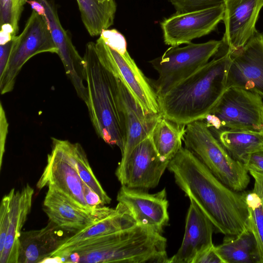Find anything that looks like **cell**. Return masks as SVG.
Returning a JSON list of instances; mask_svg holds the SVG:
<instances>
[{"mask_svg":"<svg viewBox=\"0 0 263 263\" xmlns=\"http://www.w3.org/2000/svg\"><path fill=\"white\" fill-rule=\"evenodd\" d=\"M167 168L178 186L212 222L215 232L237 235L249 230L243 192L223 184L187 148L182 147Z\"/></svg>","mask_w":263,"mask_h":263,"instance_id":"1","label":"cell"},{"mask_svg":"<svg viewBox=\"0 0 263 263\" xmlns=\"http://www.w3.org/2000/svg\"><path fill=\"white\" fill-rule=\"evenodd\" d=\"M161 234L137 224L54 252L51 258L62 262L168 263L167 240Z\"/></svg>","mask_w":263,"mask_h":263,"instance_id":"2","label":"cell"},{"mask_svg":"<svg viewBox=\"0 0 263 263\" xmlns=\"http://www.w3.org/2000/svg\"><path fill=\"white\" fill-rule=\"evenodd\" d=\"M229 58L226 47L222 53L158 96L160 115L185 126L203 120L227 89L225 77Z\"/></svg>","mask_w":263,"mask_h":263,"instance_id":"3","label":"cell"},{"mask_svg":"<svg viewBox=\"0 0 263 263\" xmlns=\"http://www.w3.org/2000/svg\"><path fill=\"white\" fill-rule=\"evenodd\" d=\"M84 76L88 92L86 103L98 136L106 143L118 146L121 153L125 132L116 86V77L100 62L95 43L85 46Z\"/></svg>","mask_w":263,"mask_h":263,"instance_id":"4","label":"cell"},{"mask_svg":"<svg viewBox=\"0 0 263 263\" xmlns=\"http://www.w3.org/2000/svg\"><path fill=\"white\" fill-rule=\"evenodd\" d=\"M183 142L226 185L237 192L247 188L250 180L248 171L229 154L203 120L186 125Z\"/></svg>","mask_w":263,"mask_h":263,"instance_id":"5","label":"cell"},{"mask_svg":"<svg viewBox=\"0 0 263 263\" xmlns=\"http://www.w3.org/2000/svg\"><path fill=\"white\" fill-rule=\"evenodd\" d=\"M213 133L247 130L263 133V100L257 93L227 88L203 120Z\"/></svg>","mask_w":263,"mask_h":263,"instance_id":"6","label":"cell"},{"mask_svg":"<svg viewBox=\"0 0 263 263\" xmlns=\"http://www.w3.org/2000/svg\"><path fill=\"white\" fill-rule=\"evenodd\" d=\"M222 45V40H211L190 43L182 47L171 46L162 55L151 60L149 63L158 73V79L152 82L158 97L208 63Z\"/></svg>","mask_w":263,"mask_h":263,"instance_id":"7","label":"cell"},{"mask_svg":"<svg viewBox=\"0 0 263 263\" xmlns=\"http://www.w3.org/2000/svg\"><path fill=\"white\" fill-rule=\"evenodd\" d=\"M43 52L58 54L46 18L32 10L21 33L13 39L8 63L0 76L1 95L11 91L23 65L32 57Z\"/></svg>","mask_w":263,"mask_h":263,"instance_id":"8","label":"cell"},{"mask_svg":"<svg viewBox=\"0 0 263 263\" xmlns=\"http://www.w3.org/2000/svg\"><path fill=\"white\" fill-rule=\"evenodd\" d=\"M98 57L104 66L125 85L146 113L160 114L158 96L152 83L139 69L128 51L121 54L100 37L95 42Z\"/></svg>","mask_w":263,"mask_h":263,"instance_id":"9","label":"cell"},{"mask_svg":"<svg viewBox=\"0 0 263 263\" xmlns=\"http://www.w3.org/2000/svg\"><path fill=\"white\" fill-rule=\"evenodd\" d=\"M169 162L160 158L150 135L119 163L115 174L121 185L147 191L158 185Z\"/></svg>","mask_w":263,"mask_h":263,"instance_id":"10","label":"cell"},{"mask_svg":"<svg viewBox=\"0 0 263 263\" xmlns=\"http://www.w3.org/2000/svg\"><path fill=\"white\" fill-rule=\"evenodd\" d=\"M229 51L226 88H240L263 98V33L257 31L243 47Z\"/></svg>","mask_w":263,"mask_h":263,"instance_id":"11","label":"cell"},{"mask_svg":"<svg viewBox=\"0 0 263 263\" xmlns=\"http://www.w3.org/2000/svg\"><path fill=\"white\" fill-rule=\"evenodd\" d=\"M51 153L37 184L41 190L51 186L63 194L76 205L88 213L95 209L90 207L84 196V182L68 160L58 139L52 138Z\"/></svg>","mask_w":263,"mask_h":263,"instance_id":"12","label":"cell"},{"mask_svg":"<svg viewBox=\"0 0 263 263\" xmlns=\"http://www.w3.org/2000/svg\"><path fill=\"white\" fill-rule=\"evenodd\" d=\"M224 4L186 12H176L161 23L164 42L171 46L189 44L214 30L223 20Z\"/></svg>","mask_w":263,"mask_h":263,"instance_id":"13","label":"cell"},{"mask_svg":"<svg viewBox=\"0 0 263 263\" xmlns=\"http://www.w3.org/2000/svg\"><path fill=\"white\" fill-rule=\"evenodd\" d=\"M138 225L162 233L169 221L168 202L165 189L154 194L121 185L117 196Z\"/></svg>","mask_w":263,"mask_h":263,"instance_id":"14","label":"cell"},{"mask_svg":"<svg viewBox=\"0 0 263 263\" xmlns=\"http://www.w3.org/2000/svg\"><path fill=\"white\" fill-rule=\"evenodd\" d=\"M45 7L46 17L53 41L58 49V55L66 73L72 83L78 97L85 103L88 92L84 76V61L73 45L70 33L62 27L54 0H37Z\"/></svg>","mask_w":263,"mask_h":263,"instance_id":"15","label":"cell"},{"mask_svg":"<svg viewBox=\"0 0 263 263\" xmlns=\"http://www.w3.org/2000/svg\"><path fill=\"white\" fill-rule=\"evenodd\" d=\"M223 20L225 31L222 40L228 50L243 47L257 30L256 23L263 0H224Z\"/></svg>","mask_w":263,"mask_h":263,"instance_id":"16","label":"cell"},{"mask_svg":"<svg viewBox=\"0 0 263 263\" xmlns=\"http://www.w3.org/2000/svg\"><path fill=\"white\" fill-rule=\"evenodd\" d=\"M116 86L125 132V145L120 162H123L133 149L151 135L161 115L146 113L117 77Z\"/></svg>","mask_w":263,"mask_h":263,"instance_id":"17","label":"cell"},{"mask_svg":"<svg viewBox=\"0 0 263 263\" xmlns=\"http://www.w3.org/2000/svg\"><path fill=\"white\" fill-rule=\"evenodd\" d=\"M190 200L181 245L176 253L169 258L168 263H193L200 253L214 245L213 223L196 203Z\"/></svg>","mask_w":263,"mask_h":263,"instance_id":"18","label":"cell"},{"mask_svg":"<svg viewBox=\"0 0 263 263\" xmlns=\"http://www.w3.org/2000/svg\"><path fill=\"white\" fill-rule=\"evenodd\" d=\"M137 224L129 211L121 203L118 202L115 208L101 205L99 208L93 222L80 231L68 236L54 252L72 247L82 241L127 229Z\"/></svg>","mask_w":263,"mask_h":263,"instance_id":"19","label":"cell"},{"mask_svg":"<svg viewBox=\"0 0 263 263\" xmlns=\"http://www.w3.org/2000/svg\"><path fill=\"white\" fill-rule=\"evenodd\" d=\"M99 206L93 213L86 212L49 186L44 200L43 208L49 221L62 230L74 234L93 222Z\"/></svg>","mask_w":263,"mask_h":263,"instance_id":"20","label":"cell"},{"mask_svg":"<svg viewBox=\"0 0 263 263\" xmlns=\"http://www.w3.org/2000/svg\"><path fill=\"white\" fill-rule=\"evenodd\" d=\"M7 233L4 247L0 251L1 263H17L19 239L31 211L34 190L26 184L20 190L12 189Z\"/></svg>","mask_w":263,"mask_h":263,"instance_id":"21","label":"cell"},{"mask_svg":"<svg viewBox=\"0 0 263 263\" xmlns=\"http://www.w3.org/2000/svg\"><path fill=\"white\" fill-rule=\"evenodd\" d=\"M55 223L36 230L22 231L19 239L17 263L44 262L63 243L68 236Z\"/></svg>","mask_w":263,"mask_h":263,"instance_id":"22","label":"cell"},{"mask_svg":"<svg viewBox=\"0 0 263 263\" xmlns=\"http://www.w3.org/2000/svg\"><path fill=\"white\" fill-rule=\"evenodd\" d=\"M215 248L223 263H260L256 241L250 229L226 235Z\"/></svg>","mask_w":263,"mask_h":263,"instance_id":"23","label":"cell"},{"mask_svg":"<svg viewBox=\"0 0 263 263\" xmlns=\"http://www.w3.org/2000/svg\"><path fill=\"white\" fill-rule=\"evenodd\" d=\"M82 22L91 36L100 35L113 25L117 5L115 0H76Z\"/></svg>","mask_w":263,"mask_h":263,"instance_id":"24","label":"cell"},{"mask_svg":"<svg viewBox=\"0 0 263 263\" xmlns=\"http://www.w3.org/2000/svg\"><path fill=\"white\" fill-rule=\"evenodd\" d=\"M185 126L160 115L151 136L155 149L162 159L170 161L182 147Z\"/></svg>","mask_w":263,"mask_h":263,"instance_id":"25","label":"cell"},{"mask_svg":"<svg viewBox=\"0 0 263 263\" xmlns=\"http://www.w3.org/2000/svg\"><path fill=\"white\" fill-rule=\"evenodd\" d=\"M254 179L252 190L243 191L249 215V229L254 235L260 263H263V173L249 171Z\"/></svg>","mask_w":263,"mask_h":263,"instance_id":"26","label":"cell"},{"mask_svg":"<svg viewBox=\"0 0 263 263\" xmlns=\"http://www.w3.org/2000/svg\"><path fill=\"white\" fill-rule=\"evenodd\" d=\"M58 140L68 160L83 181L99 195L103 205L109 204L111 198L104 190L95 175L81 145L78 143H72L68 140Z\"/></svg>","mask_w":263,"mask_h":263,"instance_id":"27","label":"cell"},{"mask_svg":"<svg viewBox=\"0 0 263 263\" xmlns=\"http://www.w3.org/2000/svg\"><path fill=\"white\" fill-rule=\"evenodd\" d=\"M214 135L229 154L241 162L250 153L263 147V133L226 130Z\"/></svg>","mask_w":263,"mask_h":263,"instance_id":"28","label":"cell"},{"mask_svg":"<svg viewBox=\"0 0 263 263\" xmlns=\"http://www.w3.org/2000/svg\"><path fill=\"white\" fill-rule=\"evenodd\" d=\"M28 0H0V25L9 24L15 35L24 6Z\"/></svg>","mask_w":263,"mask_h":263,"instance_id":"29","label":"cell"},{"mask_svg":"<svg viewBox=\"0 0 263 263\" xmlns=\"http://www.w3.org/2000/svg\"><path fill=\"white\" fill-rule=\"evenodd\" d=\"M101 37L109 47L121 54L127 52L126 41L125 37L115 29H104Z\"/></svg>","mask_w":263,"mask_h":263,"instance_id":"30","label":"cell"},{"mask_svg":"<svg viewBox=\"0 0 263 263\" xmlns=\"http://www.w3.org/2000/svg\"><path fill=\"white\" fill-rule=\"evenodd\" d=\"M10 194L2 199L0 206V251L2 250L7 235L10 212Z\"/></svg>","mask_w":263,"mask_h":263,"instance_id":"31","label":"cell"},{"mask_svg":"<svg viewBox=\"0 0 263 263\" xmlns=\"http://www.w3.org/2000/svg\"><path fill=\"white\" fill-rule=\"evenodd\" d=\"M248 171L263 173V147L248 155L242 162Z\"/></svg>","mask_w":263,"mask_h":263,"instance_id":"32","label":"cell"},{"mask_svg":"<svg viewBox=\"0 0 263 263\" xmlns=\"http://www.w3.org/2000/svg\"><path fill=\"white\" fill-rule=\"evenodd\" d=\"M8 123L2 103L0 105V169L1 170L5 143L8 133Z\"/></svg>","mask_w":263,"mask_h":263,"instance_id":"33","label":"cell"},{"mask_svg":"<svg viewBox=\"0 0 263 263\" xmlns=\"http://www.w3.org/2000/svg\"><path fill=\"white\" fill-rule=\"evenodd\" d=\"M193 263H223L213 245L200 253L195 259Z\"/></svg>","mask_w":263,"mask_h":263,"instance_id":"34","label":"cell"},{"mask_svg":"<svg viewBox=\"0 0 263 263\" xmlns=\"http://www.w3.org/2000/svg\"><path fill=\"white\" fill-rule=\"evenodd\" d=\"M13 39L4 45H0V76L4 72L10 54Z\"/></svg>","mask_w":263,"mask_h":263,"instance_id":"35","label":"cell"},{"mask_svg":"<svg viewBox=\"0 0 263 263\" xmlns=\"http://www.w3.org/2000/svg\"><path fill=\"white\" fill-rule=\"evenodd\" d=\"M32 9L39 15L46 17V10L44 6L37 0H28L27 2Z\"/></svg>","mask_w":263,"mask_h":263,"instance_id":"36","label":"cell"}]
</instances>
